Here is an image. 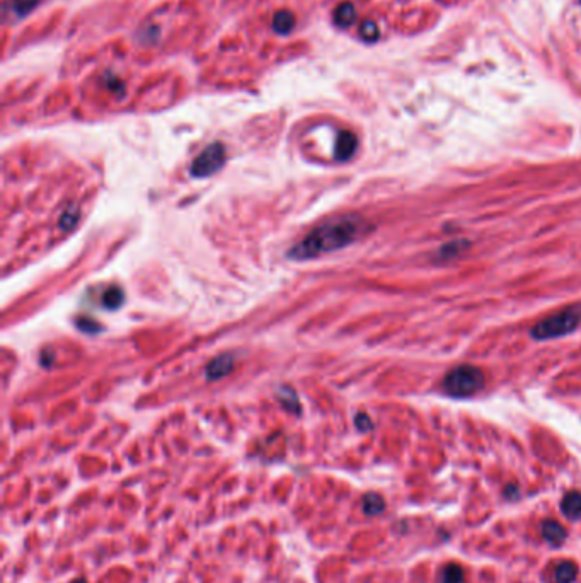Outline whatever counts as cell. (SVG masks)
<instances>
[{
    "label": "cell",
    "mask_w": 581,
    "mask_h": 583,
    "mask_svg": "<svg viewBox=\"0 0 581 583\" xmlns=\"http://www.w3.org/2000/svg\"><path fill=\"white\" fill-rule=\"evenodd\" d=\"M369 230L370 224L360 215L348 213V215L334 217V219H329L312 229L302 241L292 247L288 256L292 259H299V261L319 258L323 254L334 253V251L353 244Z\"/></svg>",
    "instance_id": "6da1fadb"
},
{
    "label": "cell",
    "mask_w": 581,
    "mask_h": 583,
    "mask_svg": "<svg viewBox=\"0 0 581 583\" xmlns=\"http://www.w3.org/2000/svg\"><path fill=\"white\" fill-rule=\"evenodd\" d=\"M486 384V375L474 365H459L443 379V391L454 397H469Z\"/></svg>",
    "instance_id": "7a4b0ae2"
},
{
    "label": "cell",
    "mask_w": 581,
    "mask_h": 583,
    "mask_svg": "<svg viewBox=\"0 0 581 583\" xmlns=\"http://www.w3.org/2000/svg\"><path fill=\"white\" fill-rule=\"evenodd\" d=\"M581 321L580 310L576 307H570L559 310V312L553 314V316L546 317V319L539 321L537 324L534 326L530 334H532L534 339H539V341H544V339H556L566 336L578 328Z\"/></svg>",
    "instance_id": "3957f363"
},
{
    "label": "cell",
    "mask_w": 581,
    "mask_h": 583,
    "mask_svg": "<svg viewBox=\"0 0 581 583\" xmlns=\"http://www.w3.org/2000/svg\"><path fill=\"white\" fill-rule=\"evenodd\" d=\"M225 159H227L225 147L219 144V142H215V144L208 145L207 149L195 159V162L191 164V174H193L195 178H208V176H213L224 167Z\"/></svg>",
    "instance_id": "277c9868"
},
{
    "label": "cell",
    "mask_w": 581,
    "mask_h": 583,
    "mask_svg": "<svg viewBox=\"0 0 581 583\" xmlns=\"http://www.w3.org/2000/svg\"><path fill=\"white\" fill-rule=\"evenodd\" d=\"M40 4L41 0H6L4 2V21L16 23V21L26 18Z\"/></svg>",
    "instance_id": "5b68a950"
},
{
    "label": "cell",
    "mask_w": 581,
    "mask_h": 583,
    "mask_svg": "<svg viewBox=\"0 0 581 583\" xmlns=\"http://www.w3.org/2000/svg\"><path fill=\"white\" fill-rule=\"evenodd\" d=\"M358 149V138L351 132H341L336 138V145H334V157L336 161H350Z\"/></svg>",
    "instance_id": "8992f818"
},
{
    "label": "cell",
    "mask_w": 581,
    "mask_h": 583,
    "mask_svg": "<svg viewBox=\"0 0 581 583\" xmlns=\"http://www.w3.org/2000/svg\"><path fill=\"white\" fill-rule=\"evenodd\" d=\"M234 368V356L231 353H222L213 358L207 367V379L219 380L222 377L229 375Z\"/></svg>",
    "instance_id": "52a82bcc"
},
{
    "label": "cell",
    "mask_w": 581,
    "mask_h": 583,
    "mask_svg": "<svg viewBox=\"0 0 581 583\" xmlns=\"http://www.w3.org/2000/svg\"><path fill=\"white\" fill-rule=\"evenodd\" d=\"M576 578H578V566L571 561H563L553 568L554 583H573Z\"/></svg>",
    "instance_id": "ba28073f"
},
{
    "label": "cell",
    "mask_w": 581,
    "mask_h": 583,
    "mask_svg": "<svg viewBox=\"0 0 581 583\" xmlns=\"http://www.w3.org/2000/svg\"><path fill=\"white\" fill-rule=\"evenodd\" d=\"M563 514L570 520H578L581 517V493L570 492L563 498L561 503Z\"/></svg>",
    "instance_id": "9c48e42d"
},
{
    "label": "cell",
    "mask_w": 581,
    "mask_h": 583,
    "mask_svg": "<svg viewBox=\"0 0 581 583\" xmlns=\"http://www.w3.org/2000/svg\"><path fill=\"white\" fill-rule=\"evenodd\" d=\"M467 247H469V242L462 241V239H457V241L449 242V244H443L437 253L438 261H449V259L457 258V256L462 254L464 251L467 249Z\"/></svg>",
    "instance_id": "30bf717a"
},
{
    "label": "cell",
    "mask_w": 581,
    "mask_h": 583,
    "mask_svg": "<svg viewBox=\"0 0 581 583\" xmlns=\"http://www.w3.org/2000/svg\"><path fill=\"white\" fill-rule=\"evenodd\" d=\"M357 19V11H355L353 4L350 2H343L341 6L336 7L334 11V23L340 28H348L355 23Z\"/></svg>",
    "instance_id": "8fae6325"
},
{
    "label": "cell",
    "mask_w": 581,
    "mask_h": 583,
    "mask_svg": "<svg viewBox=\"0 0 581 583\" xmlns=\"http://www.w3.org/2000/svg\"><path fill=\"white\" fill-rule=\"evenodd\" d=\"M271 24L278 35H288L295 26V16L290 11H278Z\"/></svg>",
    "instance_id": "7c38bea8"
},
{
    "label": "cell",
    "mask_w": 581,
    "mask_h": 583,
    "mask_svg": "<svg viewBox=\"0 0 581 583\" xmlns=\"http://www.w3.org/2000/svg\"><path fill=\"white\" fill-rule=\"evenodd\" d=\"M125 302V292L121 290L120 287H116V285H113V287L108 288L106 292L103 293V305L106 309H118L121 304Z\"/></svg>",
    "instance_id": "4fadbf2b"
},
{
    "label": "cell",
    "mask_w": 581,
    "mask_h": 583,
    "mask_svg": "<svg viewBox=\"0 0 581 583\" xmlns=\"http://www.w3.org/2000/svg\"><path fill=\"white\" fill-rule=\"evenodd\" d=\"M384 509H386V505H384L382 497H379L377 493L365 494V498H363V511L367 515H379Z\"/></svg>",
    "instance_id": "5bb4252c"
},
{
    "label": "cell",
    "mask_w": 581,
    "mask_h": 583,
    "mask_svg": "<svg viewBox=\"0 0 581 583\" xmlns=\"http://www.w3.org/2000/svg\"><path fill=\"white\" fill-rule=\"evenodd\" d=\"M464 582V572L461 566L457 565H447L442 573V583H462Z\"/></svg>",
    "instance_id": "9a60e30c"
},
{
    "label": "cell",
    "mask_w": 581,
    "mask_h": 583,
    "mask_svg": "<svg viewBox=\"0 0 581 583\" xmlns=\"http://www.w3.org/2000/svg\"><path fill=\"white\" fill-rule=\"evenodd\" d=\"M360 36L369 43H374V41L379 40L380 31L379 26L374 23V21H365V23L360 26Z\"/></svg>",
    "instance_id": "2e32d148"
},
{
    "label": "cell",
    "mask_w": 581,
    "mask_h": 583,
    "mask_svg": "<svg viewBox=\"0 0 581 583\" xmlns=\"http://www.w3.org/2000/svg\"><path fill=\"white\" fill-rule=\"evenodd\" d=\"M77 220H79V212L75 208H72V210H67V212L64 213V217H62L60 219V227L64 229V230H69V229H72L75 224H77Z\"/></svg>",
    "instance_id": "e0dca14e"
},
{
    "label": "cell",
    "mask_w": 581,
    "mask_h": 583,
    "mask_svg": "<svg viewBox=\"0 0 581 583\" xmlns=\"http://www.w3.org/2000/svg\"><path fill=\"white\" fill-rule=\"evenodd\" d=\"M355 423H357V426H358V429H360L362 431H369V430H372V421H370V418L367 417L365 413L358 414L357 419H355Z\"/></svg>",
    "instance_id": "ac0fdd59"
},
{
    "label": "cell",
    "mask_w": 581,
    "mask_h": 583,
    "mask_svg": "<svg viewBox=\"0 0 581 583\" xmlns=\"http://www.w3.org/2000/svg\"><path fill=\"white\" fill-rule=\"evenodd\" d=\"M79 328L87 331V333H96V331L101 329L98 324H96V322H89L87 319H82L81 322H79Z\"/></svg>",
    "instance_id": "d6986e66"
},
{
    "label": "cell",
    "mask_w": 581,
    "mask_h": 583,
    "mask_svg": "<svg viewBox=\"0 0 581 583\" xmlns=\"http://www.w3.org/2000/svg\"><path fill=\"white\" fill-rule=\"evenodd\" d=\"M72 583H87L86 580H84V578H79V580H74Z\"/></svg>",
    "instance_id": "ffe728a7"
},
{
    "label": "cell",
    "mask_w": 581,
    "mask_h": 583,
    "mask_svg": "<svg viewBox=\"0 0 581 583\" xmlns=\"http://www.w3.org/2000/svg\"><path fill=\"white\" fill-rule=\"evenodd\" d=\"M580 4H581V0H580Z\"/></svg>",
    "instance_id": "44dd1931"
}]
</instances>
